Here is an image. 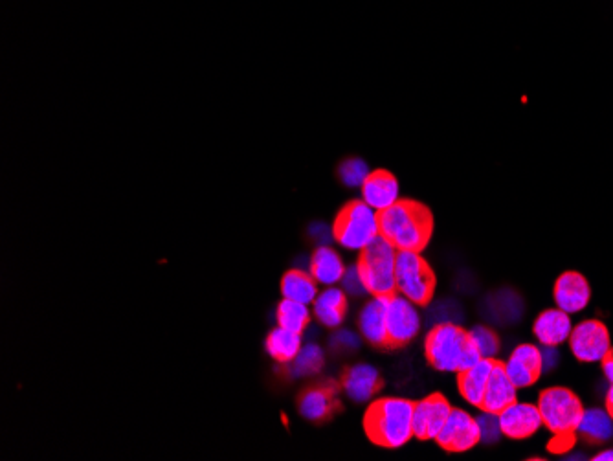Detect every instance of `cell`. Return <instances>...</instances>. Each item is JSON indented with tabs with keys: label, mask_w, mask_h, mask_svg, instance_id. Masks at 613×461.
<instances>
[{
	"label": "cell",
	"mask_w": 613,
	"mask_h": 461,
	"mask_svg": "<svg viewBox=\"0 0 613 461\" xmlns=\"http://www.w3.org/2000/svg\"><path fill=\"white\" fill-rule=\"evenodd\" d=\"M314 316L325 327L342 326L347 315V293L336 289L335 285L327 287L324 293L318 294L313 302Z\"/></svg>",
	"instance_id": "cell-22"
},
{
	"label": "cell",
	"mask_w": 613,
	"mask_h": 461,
	"mask_svg": "<svg viewBox=\"0 0 613 461\" xmlns=\"http://www.w3.org/2000/svg\"><path fill=\"white\" fill-rule=\"evenodd\" d=\"M516 392L518 388L514 386L511 377L505 372V364L500 360H494V368H492L489 383L485 388L480 410L491 412V414H502L507 406L516 403L518 399Z\"/></svg>",
	"instance_id": "cell-17"
},
{
	"label": "cell",
	"mask_w": 613,
	"mask_h": 461,
	"mask_svg": "<svg viewBox=\"0 0 613 461\" xmlns=\"http://www.w3.org/2000/svg\"><path fill=\"white\" fill-rule=\"evenodd\" d=\"M557 355V348H553V346H544V349H542L544 370H549V368H553V366H555V362H557Z\"/></svg>",
	"instance_id": "cell-34"
},
{
	"label": "cell",
	"mask_w": 613,
	"mask_h": 461,
	"mask_svg": "<svg viewBox=\"0 0 613 461\" xmlns=\"http://www.w3.org/2000/svg\"><path fill=\"white\" fill-rule=\"evenodd\" d=\"M452 412L445 395L432 394L413 406V438L430 441L439 436L441 428Z\"/></svg>",
	"instance_id": "cell-11"
},
{
	"label": "cell",
	"mask_w": 613,
	"mask_h": 461,
	"mask_svg": "<svg viewBox=\"0 0 613 461\" xmlns=\"http://www.w3.org/2000/svg\"><path fill=\"white\" fill-rule=\"evenodd\" d=\"M397 252L399 250L382 236L375 237L368 247L360 250L358 272L371 296H391L397 293Z\"/></svg>",
	"instance_id": "cell-5"
},
{
	"label": "cell",
	"mask_w": 613,
	"mask_h": 461,
	"mask_svg": "<svg viewBox=\"0 0 613 461\" xmlns=\"http://www.w3.org/2000/svg\"><path fill=\"white\" fill-rule=\"evenodd\" d=\"M276 320H278L279 327H285V329L301 335L311 324V309H309V305L283 298L279 302L278 311H276Z\"/></svg>",
	"instance_id": "cell-27"
},
{
	"label": "cell",
	"mask_w": 613,
	"mask_h": 461,
	"mask_svg": "<svg viewBox=\"0 0 613 461\" xmlns=\"http://www.w3.org/2000/svg\"><path fill=\"white\" fill-rule=\"evenodd\" d=\"M593 460L595 461H613V449L602 450V452H599V454H597V456H595Z\"/></svg>",
	"instance_id": "cell-36"
},
{
	"label": "cell",
	"mask_w": 613,
	"mask_h": 461,
	"mask_svg": "<svg viewBox=\"0 0 613 461\" xmlns=\"http://www.w3.org/2000/svg\"><path fill=\"white\" fill-rule=\"evenodd\" d=\"M309 272L313 274L314 280L320 283V285L331 287V285L342 282L344 272H346V265H344V261H342V258L338 256V252H335L333 248L320 247L316 248L313 252Z\"/></svg>",
	"instance_id": "cell-23"
},
{
	"label": "cell",
	"mask_w": 613,
	"mask_h": 461,
	"mask_svg": "<svg viewBox=\"0 0 613 461\" xmlns=\"http://www.w3.org/2000/svg\"><path fill=\"white\" fill-rule=\"evenodd\" d=\"M428 364L437 372H463L481 359L469 331L456 324H437L424 340Z\"/></svg>",
	"instance_id": "cell-4"
},
{
	"label": "cell",
	"mask_w": 613,
	"mask_h": 461,
	"mask_svg": "<svg viewBox=\"0 0 613 461\" xmlns=\"http://www.w3.org/2000/svg\"><path fill=\"white\" fill-rule=\"evenodd\" d=\"M388 296H373L368 304L362 307L358 327L364 340H368L371 346L380 349H388Z\"/></svg>",
	"instance_id": "cell-16"
},
{
	"label": "cell",
	"mask_w": 613,
	"mask_h": 461,
	"mask_svg": "<svg viewBox=\"0 0 613 461\" xmlns=\"http://www.w3.org/2000/svg\"><path fill=\"white\" fill-rule=\"evenodd\" d=\"M470 338L480 351L481 359H496L500 351V338L487 326H476L470 329Z\"/></svg>",
	"instance_id": "cell-30"
},
{
	"label": "cell",
	"mask_w": 613,
	"mask_h": 461,
	"mask_svg": "<svg viewBox=\"0 0 613 461\" xmlns=\"http://www.w3.org/2000/svg\"><path fill=\"white\" fill-rule=\"evenodd\" d=\"M494 360L496 359H480L474 366L457 373L459 394L463 395V399L469 405L481 408L485 388H487L492 368H494Z\"/></svg>",
	"instance_id": "cell-21"
},
{
	"label": "cell",
	"mask_w": 613,
	"mask_h": 461,
	"mask_svg": "<svg viewBox=\"0 0 613 461\" xmlns=\"http://www.w3.org/2000/svg\"><path fill=\"white\" fill-rule=\"evenodd\" d=\"M577 436L590 445H602L613 438V419L608 410L604 408H590L584 410L580 419Z\"/></svg>",
	"instance_id": "cell-24"
},
{
	"label": "cell",
	"mask_w": 613,
	"mask_h": 461,
	"mask_svg": "<svg viewBox=\"0 0 613 461\" xmlns=\"http://www.w3.org/2000/svg\"><path fill=\"white\" fill-rule=\"evenodd\" d=\"M503 364L516 388H529L544 372L542 349L536 348L535 344H520Z\"/></svg>",
	"instance_id": "cell-13"
},
{
	"label": "cell",
	"mask_w": 613,
	"mask_h": 461,
	"mask_svg": "<svg viewBox=\"0 0 613 461\" xmlns=\"http://www.w3.org/2000/svg\"><path fill=\"white\" fill-rule=\"evenodd\" d=\"M342 285H344V291L347 294H351V296H360V294H366V285L362 282V278H360V272H358L357 265H353V267H349L344 272V278H342Z\"/></svg>",
	"instance_id": "cell-32"
},
{
	"label": "cell",
	"mask_w": 613,
	"mask_h": 461,
	"mask_svg": "<svg viewBox=\"0 0 613 461\" xmlns=\"http://www.w3.org/2000/svg\"><path fill=\"white\" fill-rule=\"evenodd\" d=\"M379 232L399 252H423L434 234V215L423 203L399 199L379 212Z\"/></svg>",
	"instance_id": "cell-1"
},
{
	"label": "cell",
	"mask_w": 613,
	"mask_h": 461,
	"mask_svg": "<svg viewBox=\"0 0 613 461\" xmlns=\"http://www.w3.org/2000/svg\"><path fill=\"white\" fill-rule=\"evenodd\" d=\"M362 201L373 210L382 212L399 201V182L386 169H375L362 184Z\"/></svg>",
	"instance_id": "cell-18"
},
{
	"label": "cell",
	"mask_w": 613,
	"mask_h": 461,
	"mask_svg": "<svg viewBox=\"0 0 613 461\" xmlns=\"http://www.w3.org/2000/svg\"><path fill=\"white\" fill-rule=\"evenodd\" d=\"M602 372L606 375V379L613 384V348L606 353V357L601 360Z\"/></svg>",
	"instance_id": "cell-35"
},
{
	"label": "cell",
	"mask_w": 613,
	"mask_h": 461,
	"mask_svg": "<svg viewBox=\"0 0 613 461\" xmlns=\"http://www.w3.org/2000/svg\"><path fill=\"white\" fill-rule=\"evenodd\" d=\"M606 410H608V414H610L613 419V384L610 386L608 394H606Z\"/></svg>",
	"instance_id": "cell-37"
},
{
	"label": "cell",
	"mask_w": 613,
	"mask_h": 461,
	"mask_svg": "<svg viewBox=\"0 0 613 461\" xmlns=\"http://www.w3.org/2000/svg\"><path fill=\"white\" fill-rule=\"evenodd\" d=\"M281 294L287 300L305 305L313 304L318 296V282L314 280L311 272L290 269L281 280Z\"/></svg>",
	"instance_id": "cell-25"
},
{
	"label": "cell",
	"mask_w": 613,
	"mask_h": 461,
	"mask_svg": "<svg viewBox=\"0 0 613 461\" xmlns=\"http://www.w3.org/2000/svg\"><path fill=\"white\" fill-rule=\"evenodd\" d=\"M538 410L544 427L551 432L547 450L553 454H568L577 443V428L584 414L579 395L564 386L546 388L538 397Z\"/></svg>",
	"instance_id": "cell-2"
},
{
	"label": "cell",
	"mask_w": 613,
	"mask_h": 461,
	"mask_svg": "<svg viewBox=\"0 0 613 461\" xmlns=\"http://www.w3.org/2000/svg\"><path fill=\"white\" fill-rule=\"evenodd\" d=\"M265 348H267L268 355L276 360V362H279V364H289V362L298 357L300 349L303 348L301 335L300 333L289 331L285 327H274L267 337Z\"/></svg>",
	"instance_id": "cell-26"
},
{
	"label": "cell",
	"mask_w": 613,
	"mask_h": 461,
	"mask_svg": "<svg viewBox=\"0 0 613 461\" xmlns=\"http://www.w3.org/2000/svg\"><path fill=\"white\" fill-rule=\"evenodd\" d=\"M338 388L336 384H314L311 388L303 390L298 399V410L301 417H305L311 423H324L335 416L340 410Z\"/></svg>",
	"instance_id": "cell-12"
},
{
	"label": "cell",
	"mask_w": 613,
	"mask_h": 461,
	"mask_svg": "<svg viewBox=\"0 0 613 461\" xmlns=\"http://www.w3.org/2000/svg\"><path fill=\"white\" fill-rule=\"evenodd\" d=\"M435 441L446 452H467L474 449L481 443L476 417L470 416L469 412L461 408H452Z\"/></svg>",
	"instance_id": "cell-10"
},
{
	"label": "cell",
	"mask_w": 613,
	"mask_h": 461,
	"mask_svg": "<svg viewBox=\"0 0 613 461\" xmlns=\"http://www.w3.org/2000/svg\"><path fill=\"white\" fill-rule=\"evenodd\" d=\"M415 401L402 397H380L364 414V432L382 449H401L413 438Z\"/></svg>",
	"instance_id": "cell-3"
},
{
	"label": "cell",
	"mask_w": 613,
	"mask_h": 461,
	"mask_svg": "<svg viewBox=\"0 0 613 461\" xmlns=\"http://www.w3.org/2000/svg\"><path fill=\"white\" fill-rule=\"evenodd\" d=\"M569 349L580 362H601L612 349L610 331L601 320H584L579 326H573Z\"/></svg>",
	"instance_id": "cell-9"
},
{
	"label": "cell",
	"mask_w": 613,
	"mask_h": 461,
	"mask_svg": "<svg viewBox=\"0 0 613 461\" xmlns=\"http://www.w3.org/2000/svg\"><path fill=\"white\" fill-rule=\"evenodd\" d=\"M369 173L371 171H369L368 164L360 158H347L338 168V177L349 188H362V184L368 179Z\"/></svg>",
	"instance_id": "cell-29"
},
{
	"label": "cell",
	"mask_w": 613,
	"mask_h": 461,
	"mask_svg": "<svg viewBox=\"0 0 613 461\" xmlns=\"http://www.w3.org/2000/svg\"><path fill=\"white\" fill-rule=\"evenodd\" d=\"M338 346V344H342V346H346V348H357L358 338L353 335V333H349V331H342V333H338L335 338H333V346Z\"/></svg>",
	"instance_id": "cell-33"
},
{
	"label": "cell",
	"mask_w": 613,
	"mask_h": 461,
	"mask_svg": "<svg viewBox=\"0 0 613 461\" xmlns=\"http://www.w3.org/2000/svg\"><path fill=\"white\" fill-rule=\"evenodd\" d=\"M553 298L558 309L566 311L569 315L580 313L590 304V283L577 270H568L558 276L553 289Z\"/></svg>",
	"instance_id": "cell-14"
},
{
	"label": "cell",
	"mask_w": 613,
	"mask_h": 461,
	"mask_svg": "<svg viewBox=\"0 0 613 461\" xmlns=\"http://www.w3.org/2000/svg\"><path fill=\"white\" fill-rule=\"evenodd\" d=\"M498 416H500L503 436L516 439V441L531 438L540 428L544 427L538 405H531V403L516 401L513 405L507 406Z\"/></svg>",
	"instance_id": "cell-15"
},
{
	"label": "cell",
	"mask_w": 613,
	"mask_h": 461,
	"mask_svg": "<svg viewBox=\"0 0 613 461\" xmlns=\"http://www.w3.org/2000/svg\"><path fill=\"white\" fill-rule=\"evenodd\" d=\"M294 375H314L324 368V351L316 344H307L300 349L298 357L290 362Z\"/></svg>",
	"instance_id": "cell-28"
},
{
	"label": "cell",
	"mask_w": 613,
	"mask_h": 461,
	"mask_svg": "<svg viewBox=\"0 0 613 461\" xmlns=\"http://www.w3.org/2000/svg\"><path fill=\"white\" fill-rule=\"evenodd\" d=\"M569 313L562 309H546L540 313L535 320L533 333L540 340L542 346H553L557 348L562 342L569 340V335L573 331V322L569 318Z\"/></svg>",
	"instance_id": "cell-20"
},
{
	"label": "cell",
	"mask_w": 613,
	"mask_h": 461,
	"mask_svg": "<svg viewBox=\"0 0 613 461\" xmlns=\"http://www.w3.org/2000/svg\"><path fill=\"white\" fill-rule=\"evenodd\" d=\"M395 280L397 293L402 294L419 307H426L434 298L437 278L430 263L424 259L421 252L401 250L397 252L395 265Z\"/></svg>",
	"instance_id": "cell-7"
},
{
	"label": "cell",
	"mask_w": 613,
	"mask_h": 461,
	"mask_svg": "<svg viewBox=\"0 0 613 461\" xmlns=\"http://www.w3.org/2000/svg\"><path fill=\"white\" fill-rule=\"evenodd\" d=\"M478 427H480V438L483 443H496L502 438V425H500V416L491 414L481 410L480 416L476 417Z\"/></svg>",
	"instance_id": "cell-31"
},
{
	"label": "cell",
	"mask_w": 613,
	"mask_h": 461,
	"mask_svg": "<svg viewBox=\"0 0 613 461\" xmlns=\"http://www.w3.org/2000/svg\"><path fill=\"white\" fill-rule=\"evenodd\" d=\"M340 386L349 399H353L355 403H364L379 394L382 388V377L373 366L357 364V366L347 368L342 375Z\"/></svg>",
	"instance_id": "cell-19"
},
{
	"label": "cell",
	"mask_w": 613,
	"mask_h": 461,
	"mask_svg": "<svg viewBox=\"0 0 613 461\" xmlns=\"http://www.w3.org/2000/svg\"><path fill=\"white\" fill-rule=\"evenodd\" d=\"M386 320H388V349L408 346L421 329L417 305L399 293L388 296Z\"/></svg>",
	"instance_id": "cell-8"
},
{
	"label": "cell",
	"mask_w": 613,
	"mask_h": 461,
	"mask_svg": "<svg viewBox=\"0 0 613 461\" xmlns=\"http://www.w3.org/2000/svg\"><path fill=\"white\" fill-rule=\"evenodd\" d=\"M380 236L379 212L362 199L349 201L338 212L333 223V237L347 250H362Z\"/></svg>",
	"instance_id": "cell-6"
}]
</instances>
